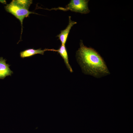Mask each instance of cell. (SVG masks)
<instances>
[{"label": "cell", "instance_id": "1", "mask_svg": "<svg viewBox=\"0 0 133 133\" xmlns=\"http://www.w3.org/2000/svg\"><path fill=\"white\" fill-rule=\"evenodd\" d=\"M76 57L85 74L100 78L110 74L102 57L93 48L84 46L82 40L76 52Z\"/></svg>", "mask_w": 133, "mask_h": 133}, {"label": "cell", "instance_id": "2", "mask_svg": "<svg viewBox=\"0 0 133 133\" xmlns=\"http://www.w3.org/2000/svg\"><path fill=\"white\" fill-rule=\"evenodd\" d=\"M4 7L7 12L12 14L20 21L21 27L20 39H21V36L23 32V22L24 19L25 17H29L30 14H38L30 11L28 9L18 6L12 1Z\"/></svg>", "mask_w": 133, "mask_h": 133}, {"label": "cell", "instance_id": "3", "mask_svg": "<svg viewBox=\"0 0 133 133\" xmlns=\"http://www.w3.org/2000/svg\"><path fill=\"white\" fill-rule=\"evenodd\" d=\"M88 0H71L65 8L59 7L51 10H60L64 11L70 10L72 11L86 14L90 12L88 6Z\"/></svg>", "mask_w": 133, "mask_h": 133}, {"label": "cell", "instance_id": "4", "mask_svg": "<svg viewBox=\"0 0 133 133\" xmlns=\"http://www.w3.org/2000/svg\"><path fill=\"white\" fill-rule=\"evenodd\" d=\"M7 60L0 57V79H3L6 77L11 76L13 71L9 68L11 66L6 63Z\"/></svg>", "mask_w": 133, "mask_h": 133}, {"label": "cell", "instance_id": "5", "mask_svg": "<svg viewBox=\"0 0 133 133\" xmlns=\"http://www.w3.org/2000/svg\"><path fill=\"white\" fill-rule=\"evenodd\" d=\"M71 17H69L68 24L66 28L62 30L61 33L57 36L61 42L62 44L65 45L70 31L73 26L77 23V22L72 21Z\"/></svg>", "mask_w": 133, "mask_h": 133}, {"label": "cell", "instance_id": "6", "mask_svg": "<svg viewBox=\"0 0 133 133\" xmlns=\"http://www.w3.org/2000/svg\"><path fill=\"white\" fill-rule=\"evenodd\" d=\"M52 49L45 48L42 50L41 48L35 50L33 48H29L21 51L20 53V57L22 58L31 57L37 54L44 55V52L47 51H52Z\"/></svg>", "mask_w": 133, "mask_h": 133}, {"label": "cell", "instance_id": "7", "mask_svg": "<svg viewBox=\"0 0 133 133\" xmlns=\"http://www.w3.org/2000/svg\"><path fill=\"white\" fill-rule=\"evenodd\" d=\"M52 51L57 52L59 54L63 59L67 68L70 72H72L73 70L69 63L68 53L65 45L62 44L59 49H52Z\"/></svg>", "mask_w": 133, "mask_h": 133}, {"label": "cell", "instance_id": "8", "mask_svg": "<svg viewBox=\"0 0 133 133\" xmlns=\"http://www.w3.org/2000/svg\"><path fill=\"white\" fill-rule=\"evenodd\" d=\"M12 1L17 5L28 10L32 3V0H13Z\"/></svg>", "mask_w": 133, "mask_h": 133}, {"label": "cell", "instance_id": "9", "mask_svg": "<svg viewBox=\"0 0 133 133\" xmlns=\"http://www.w3.org/2000/svg\"><path fill=\"white\" fill-rule=\"evenodd\" d=\"M0 2L3 4H6V3L5 0H0Z\"/></svg>", "mask_w": 133, "mask_h": 133}]
</instances>
